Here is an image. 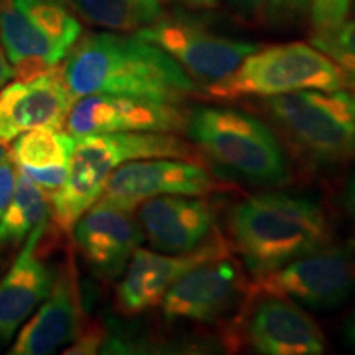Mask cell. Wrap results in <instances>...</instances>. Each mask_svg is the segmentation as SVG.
<instances>
[{
    "instance_id": "8",
    "label": "cell",
    "mask_w": 355,
    "mask_h": 355,
    "mask_svg": "<svg viewBox=\"0 0 355 355\" xmlns=\"http://www.w3.org/2000/svg\"><path fill=\"white\" fill-rule=\"evenodd\" d=\"M166 51L194 81H219L237 68L259 44L212 33L181 17H165L135 32Z\"/></svg>"
},
{
    "instance_id": "31",
    "label": "cell",
    "mask_w": 355,
    "mask_h": 355,
    "mask_svg": "<svg viewBox=\"0 0 355 355\" xmlns=\"http://www.w3.org/2000/svg\"><path fill=\"white\" fill-rule=\"evenodd\" d=\"M344 337H345V340H347V344L350 345V347L355 349V313L347 319V322H345Z\"/></svg>"
},
{
    "instance_id": "21",
    "label": "cell",
    "mask_w": 355,
    "mask_h": 355,
    "mask_svg": "<svg viewBox=\"0 0 355 355\" xmlns=\"http://www.w3.org/2000/svg\"><path fill=\"white\" fill-rule=\"evenodd\" d=\"M87 24L112 32H139L163 17V0H68Z\"/></svg>"
},
{
    "instance_id": "28",
    "label": "cell",
    "mask_w": 355,
    "mask_h": 355,
    "mask_svg": "<svg viewBox=\"0 0 355 355\" xmlns=\"http://www.w3.org/2000/svg\"><path fill=\"white\" fill-rule=\"evenodd\" d=\"M230 6L242 15L257 17L265 10L266 0H229Z\"/></svg>"
},
{
    "instance_id": "20",
    "label": "cell",
    "mask_w": 355,
    "mask_h": 355,
    "mask_svg": "<svg viewBox=\"0 0 355 355\" xmlns=\"http://www.w3.org/2000/svg\"><path fill=\"white\" fill-rule=\"evenodd\" d=\"M53 194L40 188L19 170L17 186L6 212L0 217V250L17 248L40 225L48 224Z\"/></svg>"
},
{
    "instance_id": "22",
    "label": "cell",
    "mask_w": 355,
    "mask_h": 355,
    "mask_svg": "<svg viewBox=\"0 0 355 355\" xmlns=\"http://www.w3.org/2000/svg\"><path fill=\"white\" fill-rule=\"evenodd\" d=\"M76 139L61 128L40 127L21 133L13 141L10 155L19 168L50 170L69 166Z\"/></svg>"
},
{
    "instance_id": "16",
    "label": "cell",
    "mask_w": 355,
    "mask_h": 355,
    "mask_svg": "<svg viewBox=\"0 0 355 355\" xmlns=\"http://www.w3.org/2000/svg\"><path fill=\"white\" fill-rule=\"evenodd\" d=\"M74 241L91 270L102 279L121 277L144 232L130 211L96 201L73 227Z\"/></svg>"
},
{
    "instance_id": "13",
    "label": "cell",
    "mask_w": 355,
    "mask_h": 355,
    "mask_svg": "<svg viewBox=\"0 0 355 355\" xmlns=\"http://www.w3.org/2000/svg\"><path fill=\"white\" fill-rule=\"evenodd\" d=\"M255 306L243 321V337L265 355H319L326 339L300 304L282 296L255 293Z\"/></svg>"
},
{
    "instance_id": "26",
    "label": "cell",
    "mask_w": 355,
    "mask_h": 355,
    "mask_svg": "<svg viewBox=\"0 0 355 355\" xmlns=\"http://www.w3.org/2000/svg\"><path fill=\"white\" fill-rule=\"evenodd\" d=\"M309 0H266L270 19L277 24H291L308 12Z\"/></svg>"
},
{
    "instance_id": "7",
    "label": "cell",
    "mask_w": 355,
    "mask_h": 355,
    "mask_svg": "<svg viewBox=\"0 0 355 355\" xmlns=\"http://www.w3.org/2000/svg\"><path fill=\"white\" fill-rule=\"evenodd\" d=\"M355 290L347 250L324 247L255 278L252 291L282 296L306 308L326 311L343 306Z\"/></svg>"
},
{
    "instance_id": "15",
    "label": "cell",
    "mask_w": 355,
    "mask_h": 355,
    "mask_svg": "<svg viewBox=\"0 0 355 355\" xmlns=\"http://www.w3.org/2000/svg\"><path fill=\"white\" fill-rule=\"evenodd\" d=\"M71 105L73 99L60 64L8 84L0 91V144H8L33 128H63Z\"/></svg>"
},
{
    "instance_id": "29",
    "label": "cell",
    "mask_w": 355,
    "mask_h": 355,
    "mask_svg": "<svg viewBox=\"0 0 355 355\" xmlns=\"http://www.w3.org/2000/svg\"><path fill=\"white\" fill-rule=\"evenodd\" d=\"M12 78H15V71H13L10 63H8L6 53H3L2 43H0V91L7 86Z\"/></svg>"
},
{
    "instance_id": "25",
    "label": "cell",
    "mask_w": 355,
    "mask_h": 355,
    "mask_svg": "<svg viewBox=\"0 0 355 355\" xmlns=\"http://www.w3.org/2000/svg\"><path fill=\"white\" fill-rule=\"evenodd\" d=\"M352 0H309V13L314 32L334 28L347 19Z\"/></svg>"
},
{
    "instance_id": "19",
    "label": "cell",
    "mask_w": 355,
    "mask_h": 355,
    "mask_svg": "<svg viewBox=\"0 0 355 355\" xmlns=\"http://www.w3.org/2000/svg\"><path fill=\"white\" fill-rule=\"evenodd\" d=\"M0 43L15 76L20 79L56 68L68 55V51L37 28L13 0H3L0 6Z\"/></svg>"
},
{
    "instance_id": "3",
    "label": "cell",
    "mask_w": 355,
    "mask_h": 355,
    "mask_svg": "<svg viewBox=\"0 0 355 355\" xmlns=\"http://www.w3.org/2000/svg\"><path fill=\"white\" fill-rule=\"evenodd\" d=\"M145 158H199L198 148L170 132H114L76 139L64 183L53 194L51 216L71 232L76 220L99 199L114 170Z\"/></svg>"
},
{
    "instance_id": "18",
    "label": "cell",
    "mask_w": 355,
    "mask_h": 355,
    "mask_svg": "<svg viewBox=\"0 0 355 355\" xmlns=\"http://www.w3.org/2000/svg\"><path fill=\"white\" fill-rule=\"evenodd\" d=\"M79 296L73 272L66 268L53 282V288L40 309L17 336L12 355H48L68 345L79 334Z\"/></svg>"
},
{
    "instance_id": "34",
    "label": "cell",
    "mask_w": 355,
    "mask_h": 355,
    "mask_svg": "<svg viewBox=\"0 0 355 355\" xmlns=\"http://www.w3.org/2000/svg\"><path fill=\"white\" fill-rule=\"evenodd\" d=\"M2 3H3V0H0V6H2Z\"/></svg>"
},
{
    "instance_id": "14",
    "label": "cell",
    "mask_w": 355,
    "mask_h": 355,
    "mask_svg": "<svg viewBox=\"0 0 355 355\" xmlns=\"http://www.w3.org/2000/svg\"><path fill=\"white\" fill-rule=\"evenodd\" d=\"M137 220L153 250L184 254L212 239L216 214L201 196L165 194L141 202Z\"/></svg>"
},
{
    "instance_id": "4",
    "label": "cell",
    "mask_w": 355,
    "mask_h": 355,
    "mask_svg": "<svg viewBox=\"0 0 355 355\" xmlns=\"http://www.w3.org/2000/svg\"><path fill=\"white\" fill-rule=\"evenodd\" d=\"M184 132L217 168L260 186L290 180V165L275 132L254 115L227 107H198Z\"/></svg>"
},
{
    "instance_id": "10",
    "label": "cell",
    "mask_w": 355,
    "mask_h": 355,
    "mask_svg": "<svg viewBox=\"0 0 355 355\" xmlns=\"http://www.w3.org/2000/svg\"><path fill=\"white\" fill-rule=\"evenodd\" d=\"M188 114L178 102L92 94L73 102L64 127L74 139L114 132L175 133L184 130Z\"/></svg>"
},
{
    "instance_id": "27",
    "label": "cell",
    "mask_w": 355,
    "mask_h": 355,
    "mask_svg": "<svg viewBox=\"0 0 355 355\" xmlns=\"http://www.w3.org/2000/svg\"><path fill=\"white\" fill-rule=\"evenodd\" d=\"M17 178H19V166H17L10 152H8L6 158L0 159V217L6 212L8 202L13 196Z\"/></svg>"
},
{
    "instance_id": "12",
    "label": "cell",
    "mask_w": 355,
    "mask_h": 355,
    "mask_svg": "<svg viewBox=\"0 0 355 355\" xmlns=\"http://www.w3.org/2000/svg\"><path fill=\"white\" fill-rule=\"evenodd\" d=\"M224 254H227V247L219 237L209 239L184 254H163L139 247L128 260L115 291L119 309L125 314H140L155 308L178 279L204 261Z\"/></svg>"
},
{
    "instance_id": "30",
    "label": "cell",
    "mask_w": 355,
    "mask_h": 355,
    "mask_svg": "<svg viewBox=\"0 0 355 355\" xmlns=\"http://www.w3.org/2000/svg\"><path fill=\"white\" fill-rule=\"evenodd\" d=\"M345 206H347L349 211H352L355 214V173L350 178L347 183V188H345Z\"/></svg>"
},
{
    "instance_id": "9",
    "label": "cell",
    "mask_w": 355,
    "mask_h": 355,
    "mask_svg": "<svg viewBox=\"0 0 355 355\" xmlns=\"http://www.w3.org/2000/svg\"><path fill=\"white\" fill-rule=\"evenodd\" d=\"M216 189L219 183L193 159L145 158L114 170L97 201L133 212L146 199L165 194L204 196Z\"/></svg>"
},
{
    "instance_id": "23",
    "label": "cell",
    "mask_w": 355,
    "mask_h": 355,
    "mask_svg": "<svg viewBox=\"0 0 355 355\" xmlns=\"http://www.w3.org/2000/svg\"><path fill=\"white\" fill-rule=\"evenodd\" d=\"M28 20L69 53L81 38L83 26L68 0H13Z\"/></svg>"
},
{
    "instance_id": "1",
    "label": "cell",
    "mask_w": 355,
    "mask_h": 355,
    "mask_svg": "<svg viewBox=\"0 0 355 355\" xmlns=\"http://www.w3.org/2000/svg\"><path fill=\"white\" fill-rule=\"evenodd\" d=\"M60 69L73 102L105 94L181 104L198 92V83L166 51L137 35L89 33Z\"/></svg>"
},
{
    "instance_id": "32",
    "label": "cell",
    "mask_w": 355,
    "mask_h": 355,
    "mask_svg": "<svg viewBox=\"0 0 355 355\" xmlns=\"http://www.w3.org/2000/svg\"><path fill=\"white\" fill-rule=\"evenodd\" d=\"M181 2L186 3L189 7H196V8H212L217 6L219 0H181Z\"/></svg>"
},
{
    "instance_id": "33",
    "label": "cell",
    "mask_w": 355,
    "mask_h": 355,
    "mask_svg": "<svg viewBox=\"0 0 355 355\" xmlns=\"http://www.w3.org/2000/svg\"><path fill=\"white\" fill-rule=\"evenodd\" d=\"M7 155H8V150H7L6 144H0V159H2V158H6Z\"/></svg>"
},
{
    "instance_id": "6",
    "label": "cell",
    "mask_w": 355,
    "mask_h": 355,
    "mask_svg": "<svg viewBox=\"0 0 355 355\" xmlns=\"http://www.w3.org/2000/svg\"><path fill=\"white\" fill-rule=\"evenodd\" d=\"M265 112L309 162L334 165L355 157V89L270 97Z\"/></svg>"
},
{
    "instance_id": "2",
    "label": "cell",
    "mask_w": 355,
    "mask_h": 355,
    "mask_svg": "<svg viewBox=\"0 0 355 355\" xmlns=\"http://www.w3.org/2000/svg\"><path fill=\"white\" fill-rule=\"evenodd\" d=\"M229 234L255 278L329 247L332 241L322 207L285 193H261L239 202L229 214Z\"/></svg>"
},
{
    "instance_id": "5",
    "label": "cell",
    "mask_w": 355,
    "mask_h": 355,
    "mask_svg": "<svg viewBox=\"0 0 355 355\" xmlns=\"http://www.w3.org/2000/svg\"><path fill=\"white\" fill-rule=\"evenodd\" d=\"M355 89V76L345 73L313 44L286 43L248 55L232 73L207 86L216 99H270L308 91Z\"/></svg>"
},
{
    "instance_id": "24",
    "label": "cell",
    "mask_w": 355,
    "mask_h": 355,
    "mask_svg": "<svg viewBox=\"0 0 355 355\" xmlns=\"http://www.w3.org/2000/svg\"><path fill=\"white\" fill-rule=\"evenodd\" d=\"M311 44L331 58L345 73L355 76V17L334 28L314 32Z\"/></svg>"
},
{
    "instance_id": "17",
    "label": "cell",
    "mask_w": 355,
    "mask_h": 355,
    "mask_svg": "<svg viewBox=\"0 0 355 355\" xmlns=\"http://www.w3.org/2000/svg\"><path fill=\"white\" fill-rule=\"evenodd\" d=\"M44 229L46 224L28 235L15 263L0 279V343L3 344L10 343L53 288L50 268L35 254Z\"/></svg>"
},
{
    "instance_id": "11",
    "label": "cell",
    "mask_w": 355,
    "mask_h": 355,
    "mask_svg": "<svg viewBox=\"0 0 355 355\" xmlns=\"http://www.w3.org/2000/svg\"><path fill=\"white\" fill-rule=\"evenodd\" d=\"M245 290L243 275L227 254L204 261L166 291L162 306L166 321L216 322L227 316Z\"/></svg>"
}]
</instances>
